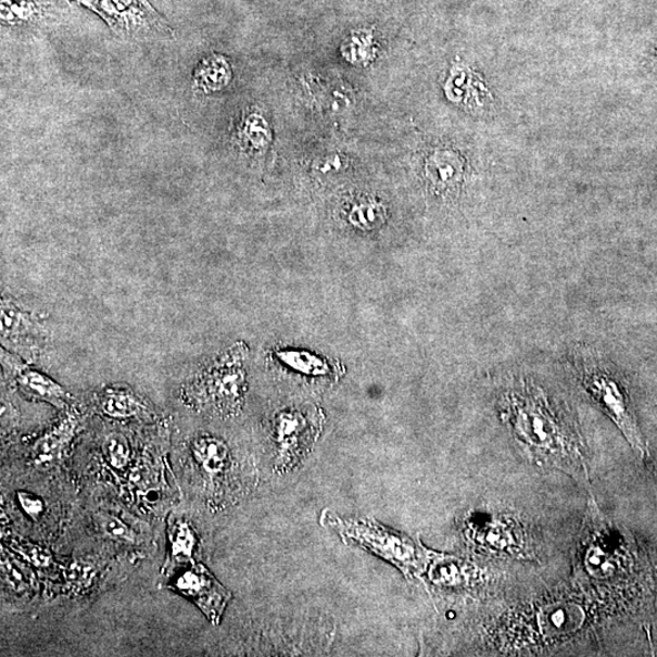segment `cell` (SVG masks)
I'll use <instances>...</instances> for the list:
<instances>
[{
	"label": "cell",
	"mask_w": 657,
	"mask_h": 657,
	"mask_svg": "<svg viewBox=\"0 0 657 657\" xmlns=\"http://www.w3.org/2000/svg\"><path fill=\"white\" fill-rule=\"evenodd\" d=\"M500 414L526 457L590 487L587 451L578 424L539 383L530 379L510 383L502 393Z\"/></svg>",
	"instance_id": "6da1fadb"
},
{
	"label": "cell",
	"mask_w": 657,
	"mask_h": 657,
	"mask_svg": "<svg viewBox=\"0 0 657 657\" xmlns=\"http://www.w3.org/2000/svg\"><path fill=\"white\" fill-rule=\"evenodd\" d=\"M571 363L574 376L585 393L620 429L633 451L642 459L649 458L630 390L619 369L601 352L589 348L576 349Z\"/></svg>",
	"instance_id": "7a4b0ae2"
},
{
	"label": "cell",
	"mask_w": 657,
	"mask_h": 657,
	"mask_svg": "<svg viewBox=\"0 0 657 657\" xmlns=\"http://www.w3.org/2000/svg\"><path fill=\"white\" fill-rule=\"evenodd\" d=\"M17 501L20 507H22L27 517L33 520H38L40 515L45 513V502L33 493L17 492Z\"/></svg>",
	"instance_id": "83f0119b"
},
{
	"label": "cell",
	"mask_w": 657,
	"mask_h": 657,
	"mask_svg": "<svg viewBox=\"0 0 657 657\" xmlns=\"http://www.w3.org/2000/svg\"><path fill=\"white\" fill-rule=\"evenodd\" d=\"M2 572L3 579L9 587L13 589L15 592H26L34 585L31 571H29L25 565L10 558L9 555L5 554H3L2 557Z\"/></svg>",
	"instance_id": "484cf974"
},
{
	"label": "cell",
	"mask_w": 657,
	"mask_h": 657,
	"mask_svg": "<svg viewBox=\"0 0 657 657\" xmlns=\"http://www.w3.org/2000/svg\"><path fill=\"white\" fill-rule=\"evenodd\" d=\"M231 67L225 56L212 54L198 64L193 83L201 93L212 94L225 89L231 80Z\"/></svg>",
	"instance_id": "ac0fdd59"
},
{
	"label": "cell",
	"mask_w": 657,
	"mask_h": 657,
	"mask_svg": "<svg viewBox=\"0 0 657 657\" xmlns=\"http://www.w3.org/2000/svg\"><path fill=\"white\" fill-rule=\"evenodd\" d=\"M318 434L317 414L300 409L280 412L275 422L276 471L287 472L295 469L308 456Z\"/></svg>",
	"instance_id": "5b68a950"
},
{
	"label": "cell",
	"mask_w": 657,
	"mask_h": 657,
	"mask_svg": "<svg viewBox=\"0 0 657 657\" xmlns=\"http://www.w3.org/2000/svg\"><path fill=\"white\" fill-rule=\"evenodd\" d=\"M191 454L210 478H218L230 465V451L228 444L211 434H199L191 442Z\"/></svg>",
	"instance_id": "9a60e30c"
},
{
	"label": "cell",
	"mask_w": 657,
	"mask_h": 657,
	"mask_svg": "<svg viewBox=\"0 0 657 657\" xmlns=\"http://www.w3.org/2000/svg\"><path fill=\"white\" fill-rule=\"evenodd\" d=\"M590 511L580 548L583 570L593 580H610L621 570L622 554L594 501Z\"/></svg>",
	"instance_id": "ba28073f"
},
{
	"label": "cell",
	"mask_w": 657,
	"mask_h": 657,
	"mask_svg": "<svg viewBox=\"0 0 657 657\" xmlns=\"http://www.w3.org/2000/svg\"><path fill=\"white\" fill-rule=\"evenodd\" d=\"M94 404L101 416L114 420L151 421L155 417L149 403L127 388L104 389L97 394Z\"/></svg>",
	"instance_id": "7c38bea8"
},
{
	"label": "cell",
	"mask_w": 657,
	"mask_h": 657,
	"mask_svg": "<svg viewBox=\"0 0 657 657\" xmlns=\"http://www.w3.org/2000/svg\"><path fill=\"white\" fill-rule=\"evenodd\" d=\"M79 430L74 413H67L63 420L40 437L31 450V462L36 467H48L64 457Z\"/></svg>",
	"instance_id": "4fadbf2b"
},
{
	"label": "cell",
	"mask_w": 657,
	"mask_h": 657,
	"mask_svg": "<svg viewBox=\"0 0 657 657\" xmlns=\"http://www.w3.org/2000/svg\"><path fill=\"white\" fill-rule=\"evenodd\" d=\"M465 535L472 547L494 557L528 558L520 525L505 515H483L468 522Z\"/></svg>",
	"instance_id": "52a82bcc"
},
{
	"label": "cell",
	"mask_w": 657,
	"mask_h": 657,
	"mask_svg": "<svg viewBox=\"0 0 657 657\" xmlns=\"http://www.w3.org/2000/svg\"><path fill=\"white\" fill-rule=\"evenodd\" d=\"M348 218L359 230H374L386 224L387 209L378 201L362 200L351 207Z\"/></svg>",
	"instance_id": "603a6c76"
},
{
	"label": "cell",
	"mask_w": 657,
	"mask_h": 657,
	"mask_svg": "<svg viewBox=\"0 0 657 657\" xmlns=\"http://www.w3.org/2000/svg\"><path fill=\"white\" fill-rule=\"evenodd\" d=\"M323 520L336 530L346 543L357 544L378 555L407 576H420L428 570L433 554L407 534L390 530L377 521L368 519H342L326 511Z\"/></svg>",
	"instance_id": "277c9868"
},
{
	"label": "cell",
	"mask_w": 657,
	"mask_h": 657,
	"mask_svg": "<svg viewBox=\"0 0 657 657\" xmlns=\"http://www.w3.org/2000/svg\"><path fill=\"white\" fill-rule=\"evenodd\" d=\"M3 363L10 367L16 388L27 399L47 402L58 409L67 408L71 396L60 383L47 377L46 374L28 367L18 357L7 359L3 357Z\"/></svg>",
	"instance_id": "8fae6325"
},
{
	"label": "cell",
	"mask_w": 657,
	"mask_h": 657,
	"mask_svg": "<svg viewBox=\"0 0 657 657\" xmlns=\"http://www.w3.org/2000/svg\"><path fill=\"white\" fill-rule=\"evenodd\" d=\"M94 522L99 532L111 541L126 544H134L137 541L134 530L113 514L99 511L94 515Z\"/></svg>",
	"instance_id": "d4e9b609"
},
{
	"label": "cell",
	"mask_w": 657,
	"mask_h": 657,
	"mask_svg": "<svg viewBox=\"0 0 657 657\" xmlns=\"http://www.w3.org/2000/svg\"><path fill=\"white\" fill-rule=\"evenodd\" d=\"M271 128L265 116L258 111L247 114L238 127V140L248 153L260 154L266 151L271 143Z\"/></svg>",
	"instance_id": "d6986e66"
},
{
	"label": "cell",
	"mask_w": 657,
	"mask_h": 657,
	"mask_svg": "<svg viewBox=\"0 0 657 657\" xmlns=\"http://www.w3.org/2000/svg\"><path fill=\"white\" fill-rule=\"evenodd\" d=\"M427 178L438 193H452L462 184L464 166L458 155L448 151L432 154L427 163Z\"/></svg>",
	"instance_id": "2e32d148"
},
{
	"label": "cell",
	"mask_w": 657,
	"mask_h": 657,
	"mask_svg": "<svg viewBox=\"0 0 657 657\" xmlns=\"http://www.w3.org/2000/svg\"><path fill=\"white\" fill-rule=\"evenodd\" d=\"M116 31L139 39H165L172 29L146 0H86Z\"/></svg>",
	"instance_id": "8992f818"
},
{
	"label": "cell",
	"mask_w": 657,
	"mask_h": 657,
	"mask_svg": "<svg viewBox=\"0 0 657 657\" xmlns=\"http://www.w3.org/2000/svg\"><path fill=\"white\" fill-rule=\"evenodd\" d=\"M248 348L236 343L202 367L181 388V400L189 408L219 418L237 416L244 406L248 378Z\"/></svg>",
	"instance_id": "3957f363"
},
{
	"label": "cell",
	"mask_w": 657,
	"mask_h": 657,
	"mask_svg": "<svg viewBox=\"0 0 657 657\" xmlns=\"http://www.w3.org/2000/svg\"><path fill=\"white\" fill-rule=\"evenodd\" d=\"M472 569L467 563L433 555L429 569V578L433 583L446 585V587H459L471 579Z\"/></svg>",
	"instance_id": "ffe728a7"
},
{
	"label": "cell",
	"mask_w": 657,
	"mask_h": 657,
	"mask_svg": "<svg viewBox=\"0 0 657 657\" xmlns=\"http://www.w3.org/2000/svg\"><path fill=\"white\" fill-rule=\"evenodd\" d=\"M168 544V558L164 568L166 573L172 574L193 563V555L198 547V538L188 521L177 519L169 523Z\"/></svg>",
	"instance_id": "5bb4252c"
},
{
	"label": "cell",
	"mask_w": 657,
	"mask_h": 657,
	"mask_svg": "<svg viewBox=\"0 0 657 657\" xmlns=\"http://www.w3.org/2000/svg\"><path fill=\"white\" fill-rule=\"evenodd\" d=\"M0 336L2 345L17 357L35 362L45 348V330L33 316L8 298L0 307Z\"/></svg>",
	"instance_id": "9c48e42d"
},
{
	"label": "cell",
	"mask_w": 657,
	"mask_h": 657,
	"mask_svg": "<svg viewBox=\"0 0 657 657\" xmlns=\"http://www.w3.org/2000/svg\"><path fill=\"white\" fill-rule=\"evenodd\" d=\"M103 452L111 467L125 469L130 460V446L125 434L114 432L108 434L103 442Z\"/></svg>",
	"instance_id": "4316f807"
},
{
	"label": "cell",
	"mask_w": 657,
	"mask_h": 657,
	"mask_svg": "<svg viewBox=\"0 0 657 657\" xmlns=\"http://www.w3.org/2000/svg\"><path fill=\"white\" fill-rule=\"evenodd\" d=\"M277 356L286 366L306 374V376L326 377L330 372L329 364L319 357L311 355V353L280 351L277 353Z\"/></svg>",
	"instance_id": "cb8c5ba5"
},
{
	"label": "cell",
	"mask_w": 657,
	"mask_h": 657,
	"mask_svg": "<svg viewBox=\"0 0 657 657\" xmlns=\"http://www.w3.org/2000/svg\"><path fill=\"white\" fill-rule=\"evenodd\" d=\"M447 97L456 101L457 104L468 105L469 101L475 99L478 101L484 97V87L473 76L468 68L454 67L446 85Z\"/></svg>",
	"instance_id": "44dd1931"
},
{
	"label": "cell",
	"mask_w": 657,
	"mask_h": 657,
	"mask_svg": "<svg viewBox=\"0 0 657 657\" xmlns=\"http://www.w3.org/2000/svg\"><path fill=\"white\" fill-rule=\"evenodd\" d=\"M584 621L581 608L571 603H557L540 612V627L545 636H564L579 630Z\"/></svg>",
	"instance_id": "e0dca14e"
},
{
	"label": "cell",
	"mask_w": 657,
	"mask_h": 657,
	"mask_svg": "<svg viewBox=\"0 0 657 657\" xmlns=\"http://www.w3.org/2000/svg\"><path fill=\"white\" fill-rule=\"evenodd\" d=\"M174 589L193 602L212 624H218L231 593L202 564L190 565L175 580Z\"/></svg>",
	"instance_id": "30bf717a"
},
{
	"label": "cell",
	"mask_w": 657,
	"mask_h": 657,
	"mask_svg": "<svg viewBox=\"0 0 657 657\" xmlns=\"http://www.w3.org/2000/svg\"><path fill=\"white\" fill-rule=\"evenodd\" d=\"M46 10L45 0H2V22L12 26L36 23Z\"/></svg>",
	"instance_id": "7402d4cb"
},
{
	"label": "cell",
	"mask_w": 657,
	"mask_h": 657,
	"mask_svg": "<svg viewBox=\"0 0 657 657\" xmlns=\"http://www.w3.org/2000/svg\"><path fill=\"white\" fill-rule=\"evenodd\" d=\"M16 545L18 554H22L27 561L40 566V568H46L52 561V558H50V555L46 551L36 547L34 544L16 543Z\"/></svg>",
	"instance_id": "f1b7e54d"
}]
</instances>
